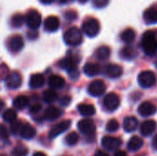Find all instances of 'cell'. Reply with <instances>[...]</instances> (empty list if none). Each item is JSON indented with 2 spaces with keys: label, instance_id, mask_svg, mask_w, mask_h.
I'll return each instance as SVG.
<instances>
[{
  "label": "cell",
  "instance_id": "obj_1",
  "mask_svg": "<svg viewBox=\"0 0 157 156\" xmlns=\"http://www.w3.org/2000/svg\"><path fill=\"white\" fill-rule=\"evenodd\" d=\"M141 46L144 52L149 56H153L157 52V40L153 31L147 30L144 33L141 40Z\"/></svg>",
  "mask_w": 157,
  "mask_h": 156
},
{
  "label": "cell",
  "instance_id": "obj_2",
  "mask_svg": "<svg viewBox=\"0 0 157 156\" xmlns=\"http://www.w3.org/2000/svg\"><path fill=\"white\" fill-rule=\"evenodd\" d=\"M63 40L67 45L77 46L81 44V42L83 41L82 31L77 27H72L64 32Z\"/></svg>",
  "mask_w": 157,
  "mask_h": 156
},
{
  "label": "cell",
  "instance_id": "obj_3",
  "mask_svg": "<svg viewBox=\"0 0 157 156\" xmlns=\"http://www.w3.org/2000/svg\"><path fill=\"white\" fill-rule=\"evenodd\" d=\"M77 63L78 61L74 56H67L61 60L59 65L62 69L68 72L70 77L72 79H76L78 77V70H77Z\"/></svg>",
  "mask_w": 157,
  "mask_h": 156
},
{
  "label": "cell",
  "instance_id": "obj_4",
  "mask_svg": "<svg viewBox=\"0 0 157 156\" xmlns=\"http://www.w3.org/2000/svg\"><path fill=\"white\" fill-rule=\"evenodd\" d=\"M82 30L86 36L93 38L99 33L100 24L98 19L94 17H89L84 21L83 26H82Z\"/></svg>",
  "mask_w": 157,
  "mask_h": 156
},
{
  "label": "cell",
  "instance_id": "obj_5",
  "mask_svg": "<svg viewBox=\"0 0 157 156\" xmlns=\"http://www.w3.org/2000/svg\"><path fill=\"white\" fill-rule=\"evenodd\" d=\"M156 76L152 71H143L138 75V83L143 88H150L156 84Z\"/></svg>",
  "mask_w": 157,
  "mask_h": 156
},
{
  "label": "cell",
  "instance_id": "obj_6",
  "mask_svg": "<svg viewBox=\"0 0 157 156\" xmlns=\"http://www.w3.org/2000/svg\"><path fill=\"white\" fill-rule=\"evenodd\" d=\"M77 128L81 133L88 137H93L96 133V125L94 121L90 119L81 120L77 123Z\"/></svg>",
  "mask_w": 157,
  "mask_h": 156
},
{
  "label": "cell",
  "instance_id": "obj_7",
  "mask_svg": "<svg viewBox=\"0 0 157 156\" xmlns=\"http://www.w3.org/2000/svg\"><path fill=\"white\" fill-rule=\"evenodd\" d=\"M121 104L120 97L115 93H109L105 96L103 99V107L108 111H115Z\"/></svg>",
  "mask_w": 157,
  "mask_h": 156
},
{
  "label": "cell",
  "instance_id": "obj_8",
  "mask_svg": "<svg viewBox=\"0 0 157 156\" xmlns=\"http://www.w3.org/2000/svg\"><path fill=\"white\" fill-rule=\"evenodd\" d=\"M25 17L26 23L30 29H37L41 24V15L37 10H29Z\"/></svg>",
  "mask_w": 157,
  "mask_h": 156
},
{
  "label": "cell",
  "instance_id": "obj_9",
  "mask_svg": "<svg viewBox=\"0 0 157 156\" xmlns=\"http://www.w3.org/2000/svg\"><path fill=\"white\" fill-rule=\"evenodd\" d=\"M122 144V141L120 138L112 137V136H105L101 140L102 147L107 151H117Z\"/></svg>",
  "mask_w": 157,
  "mask_h": 156
},
{
  "label": "cell",
  "instance_id": "obj_10",
  "mask_svg": "<svg viewBox=\"0 0 157 156\" xmlns=\"http://www.w3.org/2000/svg\"><path fill=\"white\" fill-rule=\"evenodd\" d=\"M87 91L92 97H100L106 91V85L102 80H94L89 84Z\"/></svg>",
  "mask_w": 157,
  "mask_h": 156
},
{
  "label": "cell",
  "instance_id": "obj_11",
  "mask_svg": "<svg viewBox=\"0 0 157 156\" xmlns=\"http://www.w3.org/2000/svg\"><path fill=\"white\" fill-rule=\"evenodd\" d=\"M6 86L9 89H17L22 84V77L18 72H12L8 75H6Z\"/></svg>",
  "mask_w": 157,
  "mask_h": 156
},
{
  "label": "cell",
  "instance_id": "obj_12",
  "mask_svg": "<svg viewBox=\"0 0 157 156\" xmlns=\"http://www.w3.org/2000/svg\"><path fill=\"white\" fill-rule=\"evenodd\" d=\"M71 126V120H63L51 128L49 132V138L53 139L59 136L60 134L63 133L66 130H68Z\"/></svg>",
  "mask_w": 157,
  "mask_h": 156
},
{
  "label": "cell",
  "instance_id": "obj_13",
  "mask_svg": "<svg viewBox=\"0 0 157 156\" xmlns=\"http://www.w3.org/2000/svg\"><path fill=\"white\" fill-rule=\"evenodd\" d=\"M7 47L12 52H18L24 47V40L20 35H13L7 40Z\"/></svg>",
  "mask_w": 157,
  "mask_h": 156
},
{
  "label": "cell",
  "instance_id": "obj_14",
  "mask_svg": "<svg viewBox=\"0 0 157 156\" xmlns=\"http://www.w3.org/2000/svg\"><path fill=\"white\" fill-rule=\"evenodd\" d=\"M157 111V108L151 102L149 101H145L143 102L139 108H138V113L142 116V117H150L153 116L154 114H155Z\"/></svg>",
  "mask_w": 157,
  "mask_h": 156
},
{
  "label": "cell",
  "instance_id": "obj_15",
  "mask_svg": "<svg viewBox=\"0 0 157 156\" xmlns=\"http://www.w3.org/2000/svg\"><path fill=\"white\" fill-rule=\"evenodd\" d=\"M44 29L48 32H54L60 27V20L55 16H49L44 19Z\"/></svg>",
  "mask_w": 157,
  "mask_h": 156
},
{
  "label": "cell",
  "instance_id": "obj_16",
  "mask_svg": "<svg viewBox=\"0 0 157 156\" xmlns=\"http://www.w3.org/2000/svg\"><path fill=\"white\" fill-rule=\"evenodd\" d=\"M156 128L157 124L155 120H145L144 122L142 123L140 131H141L142 135L147 137V136L152 135L156 130Z\"/></svg>",
  "mask_w": 157,
  "mask_h": 156
},
{
  "label": "cell",
  "instance_id": "obj_17",
  "mask_svg": "<svg viewBox=\"0 0 157 156\" xmlns=\"http://www.w3.org/2000/svg\"><path fill=\"white\" fill-rule=\"evenodd\" d=\"M48 85L52 89H61L64 86L65 81L64 79L58 74H52L49 77L48 80Z\"/></svg>",
  "mask_w": 157,
  "mask_h": 156
},
{
  "label": "cell",
  "instance_id": "obj_18",
  "mask_svg": "<svg viewBox=\"0 0 157 156\" xmlns=\"http://www.w3.org/2000/svg\"><path fill=\"white\" fill-rule=\"evenodd\" d=\"M106 73H107V75L110 78H119L121 76L122 73H123V70L121 68V66L118 65V64H115V63H110L107 66L106 68Z\"/></svg>",
  "mask_w": 157,
  "mask_h": 156
},
{
  "label": "cell",
  "instance_id": "obj_19",
  "mask_svg": "<svg viewBox=\"0 0 157 156\" xmlns=\"http://www.w3.org/2000/svg\"><path fill=\"white\" fill-rule=\"evenodd\" d=\"M63 114V111L61 109H59L56 107L51 106L49 108H47L44 111V119L47 120H57L59 117H61Z\"/></svg>",
  "mask_w": 157,
  "mask_h": 156
},
{
  "label": "cell",
  "instance_id": "obj_20",
  "mask_svg": "<svg viewBox=\"0 0 157 156\" xmlns=\"http://www.w3.org/2000/svg\"><path fill=\"white\" fill-rule=\"evenodd\" d=\"M144 19L147 24L157 23V6H152L144 13Z\"/></svg>",
  "mask_w": 157,
  "mask_h": 156
},
{
  "label": "cell",
  "instance_id": "obj_21",
  "mask_svg": "<svg viewBox=\"0 0 157 156\" xmlns=\"http://www.w3.org/2000/svg\"><path fill=\"white\" fill-rule=\"evenodd\" d=\"M29 87L32 89L40 88L44 85V76L40 74H34L29 78Z\"/></svg>",
  "mask_w": 157,
  "mask_h": 156
},
{
  "label": "cell",
  "instance_id": "obj_22",
  "mask_svg": "<svg viewBox=\"0 0 157 156\" xmlns=\"http://www.w3.org/2000/svg\"><path fill=\"white\" fill-rule=\"evenodd\" d=\"M23 139L25 140H30L33 139L36 135V130L33 126H31L29 123L23 124V127L21 129L20 134H19Z\"/></svg>",
  "mask_w": 157,
  "mask_h": 156
},
{
  "label": "cell",
  "instance_id": "obj_23",
  "mask_svg": "<svg viewBox=\"0 0 157 156\" xmlns=\"http://www.w3.org/2000/svg\"><path fill=\"white\" fill-rule=\"evenodd\" d=\"M138 128V120L135 117H127L123 121V129L127 132H132Z\"/></svg>",
  "mask_w": 157,
  "mask_h": 156
},
{
  "label": "cell",
  "instance_id": "obj_24",
  "mask_svg": "<svg viewBox=\"0 0 157 156\" xmlns=\"http://www.w3.org/2000/svg\"><path fill=\"white\" fill-rule=\"evenodd\" d=\"M84 72L88 76H96L101 72L100 66L94 63H87L84 66Z\"/></svg>",
  "mask_w": 157,
  "mask_h": 156
},
{
  "label": "cell",
  "instance_id": "obj_25",
  "mask_svg": "<svg viewBox=\"0 0 157 156\" xmlns=\"http://www.w3.org/2000/svg\"><path fill=\"white\" fill-rule=\"evenodd\" d=\"M77 109L79 113L85 117H90L96 113V108L91 104H79L77 106Z\"/></svg>",
  "mask_w": 157,
  "mask_h": 156
},
{
  "label": "cell",
  "instance_id": "obj_26",
  "mask_svg": "<svg viewBox=\"0 0 157 156\" xmlns=\"http://www.w3.org/2000/svg\"><path fill=\"white\" fill-rule=\"evenodd\" d=\"M144 145V141L139 136H133L128 143V149L132 152H136L140 150Z\"/></svg>",
  "mask_w": 157,
  "mask_h": 156
},
{
  "label": "cell",
  "instance_id": "obj_27",
  "mask_svg": "<svg viewBox=\"0 0 157 156\" xmlns=\"http://www.w3.org/2000/svg\"><path fill=\"white\" fill-rule=\"evenodd\" d=\"M137 56V51L132 46H126L121 51V57L124 60H132Z\"/></svg>",
  "mask_w": 157,
  "mask_h": 156
},
{
  "label": "cell",
  "instance_id": "obj_28",
  "mask_svg": "<svg viewBox=\"0 0 157 156\" xmlns=\"http://www.w3.org/2000/svg\"><path fill=\"white\" fill-rule=\"evenodd\" d=\"M136 38V33L132 29H126L125 30H123L121 34V39L123 42L125 43H132V41H134Z\"/></svg>",
  "mask_w": 157,
  "mask_h": 156
},
{
  "label": "cell",
  "instance_id": "obj_29",
  "mask_svg": "<svg viewBox=\"0 0 157 156\" xmlns=\"http://www.w3.org/2000/svg\"><path fill=\"white\" fill-rule=\"evenodd\" d=\"M29 105V98L26 96H18L13 100V107L16 109H23Z\"/></svg>",
  "mask_w": 157,
  "mask_h": 156
},
{
  "label": "cell",
  "instance_id": "obj_30",
  "mask_svg": "<svg viewBox=\"0 0 157 156\" xmlns=\"http://www.w3.org/2000/svg\"><path fill=\"white\" fill-rule=\"evenodd\" d=\"M96 55H97L98 59H99L101 61L107 60V59H109V57L110 55V49L106 45H102L97 49Z\"/></svg>",
  "mask_w": 157,
  "mask_h": 156
},
{
  "label": "cell",
  "instance_id": "obj_31",
  "mask_svg": "<svg viewBox=\"0 0 157 156\" xmlns=\"http://www.w3.org/2000/svg\"><path fill=\"white\" fill-rule=\"evenodd\" d=\"M58 99V95L54 89H48L43 93V100L45 103L52 104Z\"/></svg>",
  "mask_w": 157,
  "mask_h": 156
},
{
  "label": "cell",
  "instance_id": "obj_32",
  "mask_svg": "<svg viewBox=\"0 0 157 156\" xmlns=\"http://www.w3.org/2000/svg\"><path fill=\"white\" fill-rule=\"evenodd\" d=\"M2 118H3L4 121L8 122V123H12L15 120H17V112L13 108H7L6 110H5L3 112Z\"/></svg>",
  "mask_w": 157,
  "mask_h": 156
},
{
  "label": "cell",
  "instance_id": "obj_33",
  "mask_svg": "<svg viewBox=\"0 0 157 156\" xmlns=\"http://www.w3.org/2000/svg\"><path fill=\"white\" fill-rule=\"evenodd\" d=\"M24 21H26V17H24V16H22L21 14H16L11 17L10 23L14 28H20L22 27Z\"/></svg>",
  "mask_w": 157,
  "mask_h": 156
},
{
  "label": "cell",
  "instance_id": "obj_34",
  "mask_svg": "<svg viewBox=\"0 0 157 156\" xmlns=\"http://www.w3.org/2000/svg\"><path fill=\"white\" fill-rule=\"evenodd\" d=\"M29 154L28 148L22 144H19L17 146H16L13 151H12V154L13 156H27Z\"/></svg>",
  "mask_w": 157,
  "mask_h": 156
},
{
  "label": "cell",
  "instance_id": "obj_35",
  "mask_svg": "<svg viewBox=\"0 0 157 156\" xmlns=\"http://www.w3.org/2000/svg\"><path fill=\"white\" fill-rule=\"evenodd\" d=\"M23 127V124L19 120H15L14 122L10 123V132L14 135L20 134L21 129Z\"/></svg>",
  "mask_w": 157,
  "mask_h": 156
},
{
  "label": "cell",
  "instance_id": "obj_36",
  "mask_svg": "<svg viewBox=\"0 0 157 156\" xmlns=\"http://www.w3.org/2000/svg\"><path fill=\"white\" fill-rule=\"evenodd\" d=\"M79 141V135L76 133V132H71L69 133L66 138H65V142L68 145L70 146H73V145H75Z\"/></svg>",
  "mask_w": 157,
  "mask_h": 156
},
{
  "label": "cell",
  "instance_id": "obj_37",
  "mask_svg": "<svg viewBox=\"0 0 157 156\" xmlns=\"http://www.w3.org/2000/svg\"><path fill=\"white\" fill-rule=\"evenodd\" d=\"M119 128H120L119 121L115 119L110 120L106 125V130L109 132H115L119 130Z\"/></svg>",
  "mask_w": 157,
  "mask_h": 156
},
{
  "label": "cell",
  "instance_id": "obj_38",
  "mask_svg": "<svg viewBox=\"0 0 157 156\" xmlns=\"http://www.w3.org/2000/svg\"><path fill=\"white\" fill-rule=\"evenodd\" d=\"M41 105L40 104H33L30 108H29V112L31 114H37L38 112H40V110L41 109Z\"/></svg>",
  "mask_w": 157,
  "mask_h": 156
},
{
  "label": "cell",
  "instance_id": "obj_39",
  "mask_svg": "<svg viewBox=\"0 0 157 156\" xmlns=\"http://www.w3.org/2000/svg\"><path fill=\"white\" fill-rule=\"evenodd\" d=\"M0 136L3 140H7L8 139V131L7 129L5 127V125H1V130H0Z\"/></svg>",
  "mask_w": 157,
  "mask_h": 156
},
{
  "label": "cell",
  "instance_id": "obj_40",
  "mask_svg": "<svg viewBox=\"0 0 157 156\" xmlns=\"http://www.w3.org/2000/svg\"><path fill=\"white\" fill-rule=\"evenodd\" d=\"M71 97H68V96H64L63 97L60 98V104L63 107H66V106H69V104L71 103Z\"/></svg>",
  "mask_w": 157,
  "mask_h": 156
},
{
  "label": "cell",
  "instance_id": "obj_41",
  "mask_svg": "<svg viewBox=\"0 0 157 156\" xmlns=\"http://www.w3.org/2000/svg\"><path fill=\"white\" fill-rule=\"evenodd\" d=\"M109 0H94V6L97 7H104L108 5Z\"/></svg>",
  "mask_w": 157,
  "mask_h": 156
},
{
  "label": "cell",
  "instance_id": "obj_42",
  "mask_svg": "<svg viewBox=\"0 0 157 156\" xmlns=\"http://www.w3.org/2000/svg\"><path fill=\"white\" fill-rule=\"evenodd\" d=\"M65 17L70 19V20H73L76 17V13L73 10H70V11H67L65 13Z\"/></svg>",
  "mask_w": 157,
  "mask_h": 156
},
{
  "label": "cell",
  "instance_id": "obj_43",
  "mask_svg": "<svg viewBox=\"0 0 157 156\" xmlns=\"http://www.w3.org/2000/svg\"><path fill=\"white\" fill-rule=\"evenodd\" d=\"M113 156H128L127 155V153L124 152V151H121V150H117L114 154Z\"/></svg>",
  "mask_w": 157,
  "mask_h": 156
},
{
  "label": "cell",
  "instance_id": "obj_44",
  "mask_svg": "<svg viewBox=\"0 0 157 156\" xmlns=\"http://www.w3.org/2000/svg\"><path fill=\"white\" fill-rule=\"evenodd\" d=\"M94 156H109L108 154V153H106V152H104V151H98Z\"/></svg>",
  "mask_w": 157,
  "mask_h": 156
},
{
  "label": "cell",
  "instance_id": "obj_45",
  "mask_svg": "<svg viewBox=\"0 0 157 156\" xmlns=\"http://www.w3.org/2000/svg\"><path fill=\"white\" fill-rule=\"evenodd\" d=\"M153 147H154L155 150L157 151V134L155 135V137L153 139Z\"/></svg>",
  "mask_w": 157,
  "mask_h": 156
},
{
  "label": "cell",
  "instance_id": "obj_46",
  "mask_svg": "<svg viewBox=\"0 0 157 156\" xmlns=\"http://www.w3.org/2000/svg\"><path fill=\"white\" fill-rule=\"evenodd\" d=\"M40 3L42 4H45V5H49V4H52L54 0H40Z\"/></svg>",
  "mask_w": 157,
  "mask_h": 156
},
{
  "label": "cell",
  "instance_id": "obj_47",
  "mask_svg": "<svg viewBox=\"0 0 157 156\" xmlns=\"http://www.w3.org/2000/svg\"><path fill=\"white\" fill-rule=\"evenodd\" d=\"M32 156H47L45 154H43V153H41V152H37V153H35Z\"/></svg>",
  "mask_w": 157,
  "mask_h": 156
},
{
  "label": "cell",
  "instance_id": "obj_48",
  "mask_svg": "<svg viewBox=\"0 0 157 156\" xmlns=\"http://www.w3.org/2000/svg\"><path fill=\"white\" fill-rule=\"evenodd\" d=\"M59 2H60L61 4H64V3L68 2V0H59Z\"/></svg>",
  "mask_w": 157,
  "mask_h": 156
},
{
  "label": "cell",
  "instance_id": "obj_49",
  "mask_svg": "<svg viewBox=\"0 0 157 156\" xmlns=\"http://www.w3.org/2000/svg\"><path fill=\"white\" fill-rule=\"evenodd\" d=\"M78 1H79L80 3H86V2L88 1V0H78Z\"/></svg>",
  "mask_w": 157,
  "mask_h": 156
},
{
  "label": "cell",
  "instance_id": "obj_50",
  "mask_svg": "<svg viewBox=\"0 0 157 156\" xmlns=\"http://www.w3.org/2000/svg\"><path fill=\"white\" fill-rule=\"evenodd\" d=\"M1 156H6V155H5V154H2V155Z\"/></svg>",
  "mask_w": 157,
  "mask_h": 156
},
{
  "label": "cell",
  "instance_id": "obj_51",
  "mask_svg": "<svg viewBox=\"0 0 157 156\" xmlns=\"http://www.w3.org/2000/svg\"><path fill=\"white\" fill-rule=\"evenodd\" d=\"M156 67H157V62H156Z\"/></svg>",
  "mask_w": 157,
  "mask_h": 156
}]
</instances>
